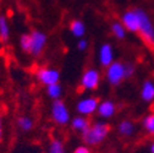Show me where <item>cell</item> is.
Returning <instances> with one entry per match:
<instances>
[{
  "instance_id": "cell-18",
  "label": "cell",
  "mask_w": 154,
  "mask_h": 153,
  "mask_svg": "<svg viewBox=\"0 0 154 153\" xmlns=\"http://www.w3.org/2000/svg\"><path fill=\"white\" fill-rule=\"evenodd\" d=\"M16 125L18 130H21L22 132H29L34 127V120L29 115H21L17 118Z\"/></svg>"
},
{
  "instance_id": "cell-11",
  "label": "cell",
  "mask_w": 154,
  "mask_h": 153,
  "mask_svg": "<svg viewBox=\"0 0 154 153\" xmlns=\"http://www.w3.org/2000/svg\"><path fill=\"white\" fill-rule=\"evenodd\" d=\"M118 113V105L111 99H103L99 102L98 109H97V115L102 120H109L114 118Z\"/></svg>"
},
{
  "instance_id": "cell-17",
  "label": "cell",
  "mask_w": 154,
  "mask_h": 153,
  "mask_svg": "<svg viewBox=\"0 0 154 153\" xmlns=\"http://www.w3.org/2000/svg\"><path fill=\"white\" fill-rule=\"evenodd\" d=\"M110 33L112 34V37L118 41H124L126 36H127V31L125 28V26L121 23V21H112L110 25Z\"/></svg>"
},
{
  "instance_id": "cell-25",
  "label": "cell",
  "mask_w": 154,
  "mask_h": 153,
  "mask_svg": "<svg viewBox=\"0 0 154 153\" xmlns=\"http://www.w3.org/2000/svg\"><path fill=\"white\" fill-rule=\"evenodd\" d=\"M72 153H92V149L89 146L87 145H80V146H77Z\"/></svg>"
},
{
  "instance_id": "cell-1",
  "label": "cell",
  "mask_w": 154,
  "mask_h": 153,
  "mask_svg": "<svg viewBox=\"0 0 154 153\" xmlns=\"http://www.w3.org/2000/svg\"><path fill=\"white\" fill-rule=\"evenodd\" d=\"M110 131H111V127L106 121L98 120L91 124L89 129L82 135V140L85 141V145L89 147L99 146L108 139Z\"/></svg>"
},
{
  "instance_id": "cell-26",
  "label": "cell",
  "mask_w": 154,
  "mask_h": 153,
  "mask_svg": "<svg viewBox=\"0 0 154 153\" xmlns=\"http://www.w3.org/2000/svg\"><path fill=\"white\" fill-rule=\"evenodd\" d=\"M3 137H4V125H3V119L0 117V143L3 141Z\"/></svg>"
},
{
  "instance_id": "cell-12",
  "label": "cell",
  "mask_w": 154,
  "mask_h": 153,
  "mask_svg": "<svg viewBox=\"0 0 154 153\" xmlns=\"http://www.w3.org/2000/svg\"><path fill=\"white\" fill-rule=\"evenodd\" d=\"M140 95H141V99L147 104H150L154 102V80L147 79L142 82Z\"/></svg>"
},
{
  "instance_id": "cell-10",
  "label": "cell",
  "mask_w": 154,
  "mask_h": 153,
  "mask_svg": "<svg viewBox=\"0 0 154 153\" xmlns=\"http://www.w3.org/2000/svg\"><path fill=\"white\" fill-rule=\"evenodd\" d=\"M97 59H98L99 65L104 69H106L110 64L115 61V49L111 43L105 42L100 44L97 52Z\"/></svg>"
},
{
  "instance_id": "cell-23",
  "label": "cell",
  "mask_w": 154,
  "mask_h": 153,
  "mask_svg": "<svg viewBox=\"0 0 154 153\" xmlns=\"http://www.w3.org/2000/svg\"><path fill=\"white\" fill-rule=\"evenodd\" d=\"M125 73H126V80L131 79L136 73V65L133 63H125Z\"/></svg>"
},
{
  "instance_id": "cell-15",
  "label": "cell",
  "mask_w": 154,
  "mask_h": 153,
  "mask_svg": "<svg viewBox=\"0 0 154 153\" xmlns=\"http://www.w3.org/2000/svg\"><path fill=\"white\" fill-rule=\"evenodd\" d=\"M69 31L72 34V37L77 38V39H81V38H85V36L87 33V27L82 20L75 18V20H72L69 25Z\"/></svg>"
},
{
  "instance_id": "cell-2",
  "label": "cell",
  "mask_w": 154,
  "mask_h": 153,
  "mask_svg": "<svg viewBox=\"0 0 154 153\" xmlns=\"http://www.w3.org/2000/svg\"><path fill=\"white\" fill-rule=\"evenodd\" d=\"M137 11L140 16V30L137 34L149 48H154V21L144 9L137 8Z\"/></svg>"
},
{
  "instance_id": "cell-13",
  "label": "cell",
  "mask_w": 154,
  "mask_h": 153,
  "mask_svg": "<svg viewBox=\"0 0 154 153\" xmlns=\"http://www.w3.org/2000/svg\"><path fill=\"white\" fill-rule=\"evenodd\" d=\"M116 131H118V133L121 137L130 139V137H132L134 135V133H136V124H134L132 120H130V119H124L118 124Z\"/></svg>"
},
{
  "instance_id": "cell-5",
  "label": "cell",
  "mask_w": 154,
  "mask_h": 153,
  "mask_svg": "<svg viewBox=\"0 0 154 153\" xmlns=\"http://www.w3.org/2000/svg\"><path fill=\"white\" fill-rule=\"evenodd\" d=\"M105 80L112 87L120 86L126 80L125 63L119 61V60H115L112 64H110L105 69Z\"/></svg>"
},
{
  "instance_id": "cell-28",
  "label": "cell",
  "mask_w": 154,
  "mask_h": 153,
  "mask_svg": "<svg viewBox=\"0 0 154 153\" xmlns=\"http://www.w3.org/2000/svg\"><path fill=\"white\" fill-rule=\"evenodd\" d=\"M109 153H116V152H109Z\"/></svg>"
},
{
  "instance_id": "cell-19",
  "label": "cell",
  "mask_w": 154,
  "mask_h": 153,
  "mask_svg": "<svg viewBox=\"0 0 154 153\" xmlns=\"http://www.w3.org/2000/svg\"><path fill=\"white\" fill-rule=\"evenodd\" d=\"M45 153H66V147L65 143L61 139H51L47 146V152Z\"/></svg>"
},
{
  "instance_id": "cell-27",
  "label": "cell",
  "mask_w": 154,
  "mask_h": 153,
  "mask_svg": "<svg viewBox=\"0 0 154 153\" xmlns=\"http://www.w3.org/2000/svg\"><path fill=\"white\" fill-rule=\"evenodd\" d=\"M149 153H154V141L150 143V146H149Z\"/></svg>"
},
{
  "instance_id": "cell-20",
  "label": "cell",
  "mask_w": 154,
  "mask_h": 153,
  "mask_svg": "<svg viewBox=\"0 0 154 153\" xmlns=\"http://www.w3.org/2000/svg\"><path fill=\"white\" fill-rule=\"evenodd\" d=\"M45 93L48 95V98H50L51 101H57V99H61V95L64 93V88H63L60 82L54 83V85L45 87Z\"/></svg>"
},
{
  "instance_id": "cell-21",
  "label": "cell",
  "mask_w": 154,
  "mask_h": 153,
  "mask_svg": "<svg viewBox=\"0 0 154 153\" xmlns=\"http://www.w3.org/2000/svg\"><path fill=\"white\" fill-rule=\"evenodd\" d=\"M142 129L148 136H154V111L148 113L142 119Z\"/></svg>"
},
{
  "instance_id": "cell-24",
  "label": "cell",
  "mask_w": 154,
  "mask_h": 153,
  "mask_svg": "<svg viewBox=\"0 0 154 153\" xmlns=\"http://www.w3.org/2000/svg\"><path fill=\"white\" fill-rule=\"evenodd\" d=\"M88 47H89V43L86 38H81V39H79V42H77V49L80 52H86L88 49Z\"/></svg>"
},
{
  "instance_id": "cell-14",
  "label": "cell",
  "mask_w": 154,
  "mask_h": 153,
  "mask_svg": "<svg viewBox=\"0 0 154 153\" xmlns=\"http://www.w3.org/2000/svg\"><path fill=\"white\" fill-rule=\"evenodd\" d=\"M70 126L71 129L75 131V132H79L81 133V136L83 135V133L89 129L91 126V121L87 117H82V115H79L77 114L76 117H73L70 121Z\"/></svg>"
},
{
  "instance_id": "cell-22",
  "label": "cell",
  "mask_w": 154,
  "mask_h": 153,
  "mask_svg": "<svg viewBox=\"0 0 154 153\" xmlns=\"http://www.w3.org/2000/svg\"><path fill=\"white\" fill-rule=\"evenodd\" d=\"M18 45H20L21 50L26 54H28L29 52V47H31V36L29 33H23L20 36V39H18Z\"/></svg>"
},
{
  "instance_id": "cell-9",
  "label": "cell",
  "mask_w": 154,
  "mask_h": 153,
  "mask_svg": "<svg viewBox=\"0 0 154 153\" xmlns=\"http://www.w3.org/2000/svg\"><path fill=\"white\" fill-rule=\"evenodd\" d=\"M120 21L125 26L127 32L134 33V34L138 33V30H140V16H138L137 8L128 9L126 11H124L121 17H120Z\"/></svg>"
},
{
  "instance_id": "cell-16",
  "label": "cell",
  "mask_w": 154,
  "mask_h": 153,
  "mask_svg": "<svg viewBox=\"0 0 154 153\" xmlns=\"http://www.w3.org/2000/svg\"><path fill=\"white\" fill-rule=\"evenodd\" d=\"M11 37V27L8 17L5 15H0V42L8 43Z\"/></svg>"
},
{
  "instance_id": "cell-3",
  "label": "cell",
  "mask_w": 154,
  "mask_h": 153,
  "mask_svg": "<svg viewBox=\"0 0 154 153\" xmlns=\"http://www.w3.org/2000/svg\"><path fill=\"white\" fill-rule=\"evenodd\" d=\"M50 118L57 126H66L71 121V114L67 104L63 99L53 101L50 107Z\"/></svg>"
},
{
  "instance_id": "cell-4",
  "label": "cell",
  "mask_w": 154,
  "mask_h": 153,
  "mask_svg": "<svg viewBox=\"0 0 154 153\" xmlns=\"http://www.w3.org/2000/svg\"><path fill=\"white\" fill-rule=\"evenodd\" d=\"M102 82V73L95 67L86 69L80 77V88L85 92L97 91Z\"/></svg>"
},
{
  "instance_id": "cell-8",
  "label": "cell",
  "mask_w": 154,
  "mask_h": 153,
  "mask_svg": "<svg viewBox=\"0 0 154 153\" xmlns=\"http://www.w3.org/2000/svg\"><path fill=\"white\" fill-rule=\"evenodd\" d=\"M35 79L42 86L48 87L60 82V71L51 66H41L35 70Z\"/></svg>"
},
{
  "instance_id": "cell-7",
  "label": "cell",
  "mask_w": 154,
  "mask_h": 153,
  "mask_svg": "<svg viewBox=\"0 0 154 153\" xmlns=\"http://www.w3.org/2000/svg\"><path fill=\"white\" fill-rule=\"evenodd\" d=\"M99 102H100L99 98L94 97V95H85V97H81L75 104L76 113L79 114V115L88 118L97 113Z\"/></svg>"
},
{
  "instance_id": "cell-6",
  "label": "cell",
  "mask_w": 154,
  "mask_h": 153,
  "mask_svg": "<svg viewBox=\"0 0 154 153\" xmlns=\"http://www.w3.org/2000/svg\"><path fill=\"white\" fill-rule=\"evenodd\" d=\"M29 36H31V47L28 54L33 56V58H39L48 45V36L45 32L41 30H33L29 33Z\"/></svg>"
}]
</instances>
